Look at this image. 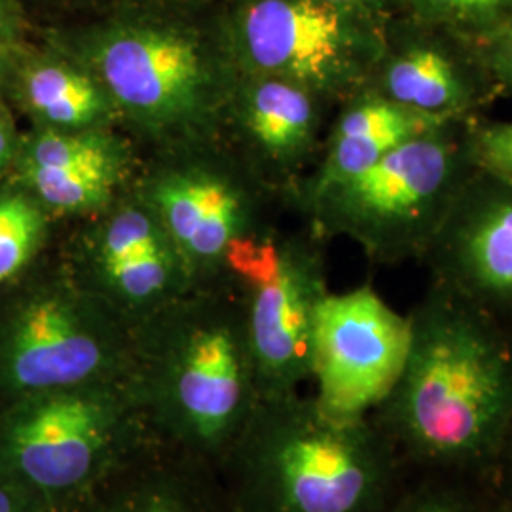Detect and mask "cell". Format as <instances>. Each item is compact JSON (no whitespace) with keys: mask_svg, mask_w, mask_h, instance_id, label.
Returning <instances> with one entry per match:
<instances>
[{"mask_svg":"<svg viewBox=\"0 0 512 512\" xmlns=\"http://www.w3.org/2000/svg\"><path fill=\"white\" fill-rule=\"evenodd\" d=\"M403 370L370 420L408 473L499 480L512 439V332L437 281L406 313Z\"/></svg>","mask_w":512,"mask_h":512,"instance_id":"1","label":"cell"},{"mask_svg":"<svg viewBox=\"0 0 512 512\" xmlns=\"http://www.w3.org/2000/svg\"><path fill=\"white\" fill-rule=\"evenodd\" d=\"M131 380L154 440L219 473L260 403L238 289L196 287L137 327Z\"/></svg>","mask_w":512,"mask_h":512,"instance_id":"2","label":"cell"},{"mask_svg":"<svg viewBox=\"0 0 512 512\" xmlns=\"http://www.w3.org/2000/svg\"><path fill=\"white\" fill-rule=\"evenodd\" d=\"M65 48L97 76L133 135L158 150L219 141L239 78L219 18L131 4Z\"/></svg>","mask_w":512,"mask_h":512,"instance_id":"3","label":"cell"},{"mask_svg":"<svg viewBox=\"0 0 512 512\" xmlns=\"http://www.w3.org/2000/svg\"><path fill=\"white\" fill-rule=\"evenodd\" d=\"M219 476L232 512H385L408 471L370 416L294 393L258 403Z\"/></svg>","mask_w":512,"mask_h":512,"instance_id":"4","label":"cell"},{"mask_svg":"<svg viewBox=\"0 0 512 512\" xmlns=\"http://www.w3.org/2000/svg\"><path fill=\"white\" fill-rule=\"evenodd\" d=\"M131 374L8 403L0 416V471L44 512H74L150 446Z\"/></svg>","mask_w":512,"mask_h":512,"instance_id":"5","label":"cell"},{"mask_svg":"<svg viewBox=\"0 0 512 512\" xmlns=\"http://www.w3.org/2000/svg\"><path fill=\"white\" fill-rule=\"evenodd\" d=\"M473 118L448 120L294 207L321 236L355 241L372 264L420 262L478 171L469 137Z\"/></svg>","mask_w":512,"mask_h":512,"instance_id":"6","label":"cell"},{"mask_svg":"<svg viewBox=\"0 0 512 512\" xmlns=\"http://www.w3.org/2000/svg\"><path fill=\"white\" fill-rule=\"evenodd\" d=\"M219 19L239 73L293 82L332 107L368 86L389 21L323 0H226Z\"/></svg>","mask_w":512,"mask_h":512,"instance_id":"7","label":"cell"},{"mask_svg":"<svg viewBox=\"0 0 512 512\" xmlns=\"http://www.w3.org/2000/svg\"><path fill=\"white\" fill-rule=\"evenodd\" d=\"M135 329L67 268L29 287L0 321V389L29 395L126 378Z\"/></svg>","mask_w":512,"mask_h":512,"instance_id":"8","label":"cell"},{"mask_svg":"<svg viewBox=\"0 0 512 512\" xmlns=\"http://www.w3.org/2000/svg\"><path fill=\"white\" fill-rule=\"evenodd\" d=\"M135 188L173 239L196 287L226 285L228 258L247 239L274 230V194L222 141L164 148Z\"/></svg>","mask_w":512,"mask_h":512,"instance_id":"9","label":"cell"},{"mask_svg":"<svg viewBox=\"0 0 512 512\" xmlns=\"http://www.w3.org/2000/svg\"><path fill=\"white\" fill-rule=\"evenodd\" d=\"M325 239L311 226L293 234L274 228L228 258L260 401L302 393L311 382L315 315L329 293Z\"/></svg>","mask_w":512,"mask_h":512,"instance_id":"10","label":"cell"},{"mask_svg":"<svg viewBox=\"0 0 512 512\" xmlns=\"http://www.w3.org/2000/svg\"><path fill=\"white\" fill-rule=\"evenodd\" d=\"M408 340V315L393 310L370 285L329 291L313 327V399L334 416H370L397 382Z\"/></svg>","mask_w":512,"mask_h":512,"instance_id":"11","label":"cell"},{"mask_svg":"<svg viewBox=\"0 0 512 512\" xmlns=\"http://www.w3.org/2000/svg\"><path fill=\"white\" fill-rule=\"evenodd\" d=\"M366 88L440 120L482 116L501 99L480 42L406 12L387 21Z\"/></svg>","mask_w":512,"mask_h":512,"instance_id":"12","label":"cell"},{"mask_svg":"<svg viewBox=\"0 0 512 512\" xmlns=\"http://www.w3.org/2000/svg\"><path fill=\"white\" fill-rule=\"evenodd\" d=\"M334 110L293 82L239 73L220 141L287 203L317 162Z\"/></svg>","mask_w":512,"mask_h":512,"instance_id":"13","label":"cell"},{"mask_svg":"<svg viewBox=\"0 0 512 512\" xmlns=\"http://www.w3.org/2000/svg\"><path fill=\"white\" fill-rule=\"evenodd\" d=\"M420 264L512 332V183L476 171Z\"/></svg>","mask_w":512,"mask_h":512,"instance_id":"14","label":"cell"},{"mask_svg":"<svg viewBox=\"0 0 512 512\" xmlns=\"http://www.w3.org/2000/svg\"><path fill=\"white\" fill-rule=\"evenodd\" d=\"M137 156L118 128H38L21 148V177L52 217L86 219L135 183Z\"/></svg>","mask_w":512,"mask_h":512,"instance_id":"15","label":"cell"},{"mask_svg":"<svg viewBox=\"0 0 512 512\" xmlns=\"http://www.w3.org/2000/svg\"><path fill=\"white\" fill-rule=\"evenodd\" d=\"M444 122L448 120L408 109L370 88L355 93L332 112L319 158L287 203L296 205L348 181Z\"/></svg>","mask_w":512,"mask_h":512,"instance_id":"16","label":"cell"},{"mask_svg":"<svg viewBox=\"0 0 512 512\" xmlns=\"http://www.w3.org/2000/svg\"><path fill=\"white\" fill-rule=\"evenodd\" d=\"M74 512H232V507L217 471L154 444Z\"/></svg>","mask_w":512,"mask_h":512,"instance_id":"17","label":"cell"},{"mask_svg":"<svg viewBox=\"0 0 512 512\" xmlns=\"http://www.w3.org/2000/svg\"><path fill=\"white\" fill-rule=\"evenodd\" d=\"M18 95L38 128H120L109 93L67 48L18 67Z\"/></svg>","mask_w":512,"mask_h":512,"instance_id":"18","label":"cell"},{"mask_svg":"<svg viewBox=\"0 0 512 512\" xmlns=\"http://www.w3.org/2000/svg\"><path fill=\"white\" fill-rule=\"evenodd\" d=\"M385 512H512L499 480L408 473Z\"/></svg>","mask_w":512,"mask_h":512,"instance_id":"19","label":"cell"},{"mask_svg":"<svg viewBox=\"0 0 512 512\" xmlns=\"http://www.w3.org/2000/svg\"><path fill=\"white\" fill-rule=\"evenodd\" d=\"M52 213L25 186L0 194V287L18 281L42 251Z\"/></svg>","mask_w":512,"mask_h":512,"instance_id":"20","label":"cell"},{"mask_svg":"<svg viewBox=\"0 0 512 512\" xmlns=\"http://www.w3.org/2000/svg\"><path fill=\"white\" fill-rule=\"evenodd\" d=\"M406 14L484 42L512 19V0H404Z\"/></svg>","mask_w":512,"mask_h":512,"instance_id":"21","label":"cell"},{"mask_svg":"<svg viewBox=\"0 0 512 512\" xmlns=\"http://www.w3.org/2000/svg\"><path fill=\"white\" fill-rule=\"evenodd\" d=\"M476 169L512 183V122L475 116L469 126Z\"/></svg>","mask_w":512,"mask_h":512,"instance_id":"22","label":"cell"},{"mask_svg":"<svg viewBox=\"0 0 512 512\" xmlns=\"http://www.w3.org/2000/svg\"><path fill=\"white\" fill-rule=\"evenodd\" d=\"M490 73L503 97H512V19L482 42Z\"/></svg>","mask_w":512,"mask_h":512,"instance_id":"23","label":"cell"},{"mask_svg":"<svg viewBox=\"0 0 512 512\" xmlns=\"http://www.w3.org/2000/svg\"><path fill=\"white\" fill-rule=\"evenodd\" d=\"M0 512H44L37 503L19 490L18 486L0 471Z\"/></svg>","mask_w":512,"mask_h":512,"instance_id":"24","label":"cell"},{"mask_svg":"<svg viewBox=\"0 0 512 512\" xmlns=\"http://www.w3.org/2000/svg\"><path fill=\"white\" fill-rule=\"evenodd\" d=\"M336 6L344 8H355V10H365L378 16L391 18L395 14H401L404 10V0H323Z\"/></svg>","mask_w":512,"mask_h":512,"instance_id":"25","label":"cell"},{"mask_svg":"<svg viewBox=\"0 0 512 512\" xmlns=\"http://www.w3.org/2000/svg\"><path fill=\"white\" fill-rule=\"evenodd\" d=\"M18 154V141L12 118L6 107L0 103V169L10 164Z\"/></svg>","mask_w":512,"mask_h":512,"instance_id":"26","label":"cell"},{"mask_svg":"<svg viewBox=\"0 0 512 512\" xmlns=\"http://www.w3.org/2000/svg\"><path fill=\"white\" fill-rule=\"evenodd\" d=\"M21 29V14L16 0H0V42L16 44Z\"/></svg>","mask_w":512,"mask_h":512,"instance_id":"27","label":"cell"},{"mask_svg":"<svg viewBox=\"0 0 512 512\" xmlns=\"http://www.w3.org/2000/svg\"><path fill=\"white\" fill-rule=\"evenodd\" d=\"M16 44L10 42H0V84L8 80V76L16 67Z\"/></svg>","mask_w":512,"mask_h":512,"instance_id":"28","label":"cell"},{"mask_svg":"<svg viewBox=\"0 0 512 512\" xmlns=\"http://www.w3.org/2000/svg\"><path fill=\"white\" fill-rule=\"evenodd\" d=\"M499 482H501V486L505 490V495H507L512 509V439L511 444H509V450H507V456H505V461H503V467H501Z\"/></svg>","mask_w":512,"mask_h":512,"instance_id":"29","label":"cell"}]
</instances>
